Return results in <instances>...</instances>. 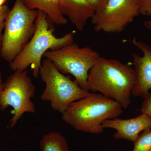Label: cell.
Masks as SVG:
<instances>
[{"instance_id":"1","label":"cell","mask_w":151,"mask_h":151,"mask_svg":"<svg viewBox=\"0 0 151 151\" xmlns=\"http://www.w3.org/2000/svg\"><path fill=\"white\" fill-rule=\"evenodd\" d=\"M135 81L134 69L129 64L101 57L89 70L87 78L89 90L100 92L124 108L131 103Z\"/></svg>"},{"instance_id":"2","label":"cell","mask_w":151,"mask_h":151,"mask_svg":"<svg viewBox=\"0 0 151 151\" xmlns=\"http://www.w3.org/2000/svg\"><path fill=\"white\" fill-rule=\"evenodd\" d=\"M122 108L120 103L103 94L89 93L72 103L62 114V119L77 131L99 134L104 130L103 122L119 117Z\"/></svg>"},{"instance_id":"3","label":"cell","mask_w":151,"mask_h":151,"mask_svg":"<svg viewBox=\"0 0 151 151\" xmlns=\"http://www.w3.org/2000/svg\"><path fill=\"white\" fill-rule=\"evenodd\" d=\"M35 32L30 40L13 61L9 63L13 71H24L31 67L32 75L37 78L42 65V58L47 51L54 50L73 43L74 32L60 37L54 35V29L45 13L38 10Z\"/></svg>"},{"instance_id":"4","label":"cell","mask_w":151,"mask_h":151,"mask_svg":"<svg viewBox=\"0 0 151 151\" xmlns=\"http://www.w3.org/2000/svg\"><path fill=\"white\" fill-rule=\"evenodd\" d=\"M38 10L28 8L21 0H16L5 22L0 55L10 63L32 38L36 28Z\"/></svg>"},{"instance_id":"5","label":"cell","mask_w":151,"mask_h":151,"mask_svg":"<svg viewBox=\"0 0 151 151\" xmlns=\"http://www.w3.org/2000/svg\"><path fill=\"white\" fill-rule=\"evenodd\" d=\"M39 75L45 85L41 99L49 102L52 108L61 114L72 103L89 93L69 76L60 73L47 58L42 63Z\"/></svg>"},{"instance_id":"6","label":"cell","mask_w":151,"mask_h":151,"mask_svg":"<svg viewBox=\"0 0 151 151\" xmlns=\"http://www.w3.org/2000/svg\"><path fill=\"white\" fill-rule=\"evenodd\" d=\"M43 57L51 60L60 73L73 76L74 81L82 89L89 91L88 74L100 57L90 47H79L73 42L61 48L48 50Z\"/></svg>"},{"instance_id":"7","label":"cell","mask_w":151,"mask_h":151,"mask_svg":"<svg viewBox=\"0 0 151 151\" xmlns=\"http://www.w3.org/2000/svg\"><path fill=\"white\" fill-rule=\"evenodd\" d=\"M35 92V86L27 70L14 71L7 78L0 92V109L4 111L9 107L13 109L10 128L15 127L24 113H36L32 100Z\"/></svg>"},{"instance_id":"8","label":"cell","mask_w":151,"mask_h":151,"mask_svg":"<svg viewBox=\"0 0 151 151\" xmlns=\"http://www.w3.org/2000/svg\"><path fill=\"white\" fill-rule=\"evenodd\" d=\"M140 14L139 0H109L102 12L91 19L96 32L119 33Z\"/></svg>"},{"instance_id":"9","label":"cell","mask_w":151,"mask_h":151,"mask_svg":"<svg viewBox=\"0 0 151 151\" xmlns=\"http://www.w3.org/2000/svg\"><path fill=\"white\" fill-rule=\"evenodd\" d=\"M132 43L142 52V56L133 53L135 81L132 95L144 98L151 89V47L134 38Z\"/></svg>"},{"instance_id":"10","label":"cell","mask_w":151,"mask_h":151,"mask_svg":"<svg viewBox=\"0 0 151 151\" xmlns=\"http://www.w3.org/2000/svg\"><path fill=\"white\" fill-rule=\"evenodd\" d=\"M102 126L104 129L111 128L116 130L113 134L115 139L134 142L141 132L151 130V117L142 113L132 119H108L103 122Z\"/></svg>"},{"instance_id":"11","label":"cell","mask_w":151,"mask_h":151,"mask_svg":"<svg viewBox=\"0 0 151 151\" xmlns=\"http://www.w3.org/2000/svg\"><path fill=\"white\" fill-rule=\"evenodd\" d=\"M61 13L66 16L78 30H81L95 13V9L86 0H60Z\"/></svg>"},{"instance_id":"12","label":"cell","mask_w":151,"mask_h":151,"mask_svg":"<svg viewBox=\"0 0 151 151\" xmlns=\"http://www.w3.org/2000/svg\"><path fill=\"white\" fill-rule=\"evenodd\" d=\"M31 10H40L45 13L52 24L65 25L68 20L60 11V0H21Z\"/></svg>"},{"instance_id":"13","label":"cell","mask_w":151,"mask_h":151,"mask_svg":"<svg viewBox=\"0 0 151 151\" xmlns=\"http://www.w3.org/2000/svg\"><path fill=\"white\" fill-rule=\"evenodd\" d=\"M40 148L41 151H69L66 139L57 132L44 135L40 143Z\"/></svg>"},{"instance_id":"14","label":"cell","mask_w":151,"mask_h":151,"mask_svg":"<svg viewBox=\"0 0 151 151\" xmlns=\"http://www.w3.org/2000/svg\"><path fill=\"white\" fill-rule=\"evenodd\" d=\"M134 143L132 151H151V130L143 131Z\"/></svg>"},{"instance_id":"15","label":"cell","mask_w":151,"mask_h":151,"mask_svg":"<svg viewBox=\"0 0 151 151\" xmlns=\"http://www.w3.org/2000/svg\"><path fill=\"white\" fill-rule=\"evenodd\" d=\"M9 11L7 6L4 5L0 7V50L1 47L3 31L4 28L5 22Z\"/></svg>"},{"instance_id":"16","label":"cell","mask_w":151,"mask_h":151,"mask_svg":"<svg viewBox=\"0 0 151 151\" xmlns=\"http://www.w3.org/2000/svg\"><path fill=\"white\" fill-rule=\"evenodd\" d=\"M144 98L140 109L141 112L151 117V93L149 92Z\"/></svg>"},{"instance_id":"17","label":"cell","mask_w":151,"mask_h":151,"mask_svg":"<svg viewBox=\"0 0 151 151\" xmlns=\"http://www.w3.org/2000/svg\"><path fill=\"white\" fill-rule=\"evenodd\" d=\"M140 4V14L151 16V0H139Z\"/></svg>"},{"instance_id":"18","label":"cell","mask_w":151,"mask_h":151,"mask_svg":"<svg viewBox=\"0 0 151 151\" xmlns=\"http://www.w3.org/2000/svg\"><path fill=\"white\" fill-rule=\"evenodd\" d=\"M95 9V13L103 11L109 0H86Z\"/></svg>"},{"instance_id":"19","label":"cell","mask_w":151,"mask_h":151,"mask_svg":"<svg viewBox=\"0 0 151 151\" xmlns=\"http://www.w3.org/2000/svg\"><path fill=\"white\" fill-rule=\"evenodd\" d=\"M145 26L146 28L151 32V20H147L145 22Z\"/></svg>"},{"instance_id":"20","label":"cell","mask_w":151,"mask_h":151,"mask_svg":"<svg viewBox=\"0 0 151 151\" xmlns=\"http://www.w3.org/2000/svg\"><path fill=\"white\" fill-rule=\"evenodd\" d=\"M4 83L3 82L2 78L1 73L0 72V92L2 91L4 87Z\"/></svg>"},{"instance_id":"21","label":"cell","mask_w":151,"mask_h":151,"mask_svg":"<svg viewBox=\"0 0 151 151\" xmlns=\"http://www.w3.org/2000/svg\"><path fill=\"white\" fill-rule=\"evenodd\" d=\"M6 0H0V7L4 5Z\"/></svg>"}]
</instances>
